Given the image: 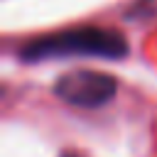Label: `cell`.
I'll return each instance as SVG.
<instances>
[{"mask_svg":"<svg viewBox=\"0 0 157 157\" xmlns=\"http://www.w3.org/2000/svg\"><path fill=\"white\" fill-rule=\"evenodd\" d=\"M118 93L115 76L98 69H74L54 81V96L74 108H103Z\"/></svg>","mask_w":157,"mask_h":157,"instance_id":"obj_2","label":"cell"},{"mask_svg":"<svg viewBox=\"0 0 157 157\" xmlns=\"http://www.w3.org/2000/svg\"><path fill=\"white\" fill-rule=\"evenodd\" d=\"M130 47L123 32L113 27H66L61 32H49L27 39L20 47L22 61H47V59H69V56H93V59H123L128 56Z\"/></svg>","mask_w":157,"mask_h":157,"instance_id":"obj_1","label":"cell"},{"mask_svg":"<svg viewBox=\"0 0 157 157\" xmlns=\"http://www.w3.org/2000/svg\"><path fill=\"white\" fill-rule=\"evenodd\" d=\"M59 157H78V155H71V152H64V155H59Z\"/></svg>","mask_w":157,"mask_h":157,"instance_id":"obj_3","label":"cell"}]
</instances>
